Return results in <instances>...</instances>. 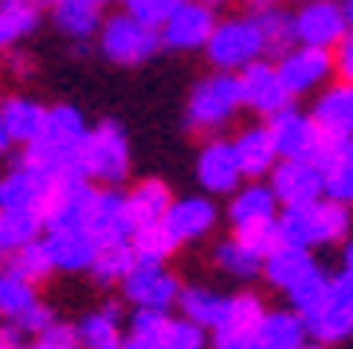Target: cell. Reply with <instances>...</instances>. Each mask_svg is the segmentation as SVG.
I'll return each instance as SVG.
<instances>
[{"label": "cell", "mask_w": 353, "mask_h": 349, "mask_svg": "<svg viewBox=\"0 0 353 349\" xmlns=\"http://www.w3.org/2000/svg\"><path fill=\"white\" fill-rule=\"evenodd\" d=\"M90 126L71 102H55L48 106V126L43 134L24 150V161L36 165L51 181H67V177H87L83 173V141H87Z\"/></svg>", "instance_id": "1"}, {"label": "cell", "mask_w": 353, "mask_h": 349, "mask_svg": "<svg viewBox=\"0 0 353 349\" xmlns=\"http://www.w3.org/2000/svg\"><path fill=\"white\" fill-rule=\"evenodd\" d=\"M279 228H283V243H290V248H306V251L330 248L338 239H350L353 208L322 197L310 200V204H299V208H283Z\"/></svg>", "instance_id": "2"}, {"label": "cell", "mask_w": 353, "mask_h": 349, "mask_svg": "<svg viewBox=\"0 0 353 349\" xmlns=\"http://www.w3.org/2000/svg\"><path fill=\"white\" fill-rule=\"evenodd\" d=\"M240 110H243L240 75L212 71V75H204L192 87L189 102H185V126H189L192 134H216V130H224Z\"/></svg>", "instance_id": "3"}, {"label": "cell", "mask_w": 353, "mask_h": 349, "mask_svg": "<svg viewBox=\"0 0 353 349\" xmlns=\"http://www.w3.org/2000/svg\"><path fill=\"white\" fill-rule=\"evenodd\" d=\"M134 153H130V137L118 122H99L90 126L87 141H83V173L87 181L102 188H118L130 177Z\"/></svg>", "instance_id": "4"}, {"label": "cell", "mask_w": 353, "mask_h": 349, "mask_svg": "<svg viewBox=\"0 0 353 349\" xmlns=\"http://www.w3.org/2000/svg\"><path fill=\"white\" fill-rule=\"evenodd\" d=\"M263 51H267L263 32H259V24H255L252 16L243 12V16H228V20L216 24L204 55L212 63V71H232V75H240L243 67H252Z\"/></svg>", "instance_id": "5"}, {"label": "cell", "mask_w": 353, "mask_h": 349, "mask_svg": "<svg viewBox=\"0 0 353 349\" xmlns=\"http://www.w3.org/2000/svg\"><path fill=\"white\" fill-rule=\"evenodd\" d=\"M99 51L118 67H138V63L153 59L161 51V32L141 24L134 12L106 16V24L99 32Z\"/></svg>", "instance_id": "6"}, {"label": "cell", "mask_w": 353, "mask_h": 349, "mask_svg": "<svg viewBox=\"0 0 353 349\" xmlns=\"http://www.w3.org/2000/svg\"><path fill=\"white\" fill-rule=\"evenodd\" d=\"M310 341L322 346H338L345 337H353V271H338L330 279V295L310 318Z\"/></svg>", "instance_id": "7"}, {"label": "cell", "mask_w": 353, "mask_h": 349, "mask_svg": "<svg viewBox=\"0 0 353 349\" xmlns=\"http://www.w3.org/2000/svg\"><path fill=\"white\" fill-rule=\"evenodd\" d=\"M122 295L134 310H173L185 287H181V279H176L165 263H141L126 275V283H122Z\"/></svg>", "instance_id": "8"}, {"label": "cell", "mask_w": 353, "mask_h": 349, "mask_svg": "<svg viewBox=\"0 0 353 349\" xmlns=\"http://www.w3.org/2000/svg\"><path fill=\"white\" fill-rule=\"evenodd\" d=\"M290 24H294V43H303V48L338 51V43L350 36V20L338 0H306L290 16Z\"/></svg>", "instance_id": "9"}, {"label": "cell", "mask_w": 353, "mask_h": 349, "mask_svg": "<svg viewBox=\"0 0 353 349\" xmlns=\"http://www.w3.org/2000/svg\"><path fill=\"white\" fill-rule=\"evenodd\" d=\"M267 130L275 137L279 157H294V161H314L330 141V137L322 134V126L314 122V114L299 110V106H287L283 114H275V118L267 122Z\"/></svg>", "instance_id": "10"}, {"label": "cell", "mask_w": 353, "mask_h": 349, "mask_svg": "<svg viewBox=\"0 0 353 349\" xmlns=\"http://www.w3.org/2000/svg\"><path fill=\"white\" fill-rule=\"evenodd\" d=\"M279 75H283V83H287L290 99H303V94L326 90V83L338 75V67H334V51L294 43L287 55H279Z\"/></svg>", "instance_id": "11"}, {"label": "cell", "mask_w": 353, "mask_h": 349, "mask_svg": "<svg viewBox=\"0 0 353 349\" xmlns=\"http://www.w3.org/2000/svg\"><path fill=\"white\" fill-rule=\"evenodd\" d=\"M94 200H99V185L87 181V177L55 181L48 204H43V224H48V232H59V228H87Z\"/></svg>", "instance_id": "12"}, {"label": "cell", "mask_w": 353, "mask_h": 349, "mask_svg": "<svg viewBox=\"0 0 353 349\" xmlns=\"http://www.w3.org/2000/svg\"><path fill=\"white\" fill-rule=\"evenodd\" d=\"M196 181L208 197H232L243 181L240 157H236V146L228 137H208L196 153Z\"/></svg>", "instance_id": "13"}, {"label": "cell", "mask_w": 353, "mask_h": 349, "mask_svg": "<svg viewBox=\"0 0 353 349\" xmlns=\"http://www.w3.org/2000/svg\"><path fill=\"white\" fill-rule=\"evenodd\" d=\"M240 90H243V106L263 114L267 122L294 102L287 83H283V75H279V63H263V59H255L252 67L240 71Z\"/></svg>", "instance_id": "14"}, {"label": "cell", "mask_w": 353, "mask_h": 349, "mask_svg": "<svg viewBox=\"0 0 353 349\" xmlns=\"http://www.w3.org/2000/svg\"><path fill=\"white\" fill-rule=\"evenodd\" d=\"M271 192L279 197L283 208H299V204H310V200L326 197V173L318 169V161L283 157V161L271 169Z\"/></svg>", "instance_id": "15"}, {"label": "cell", "mask_w": 353, "mask_h": 349, "mask_svg": "<svg viewBox=\"0 0 353 349\" xmlns=\"http://www.w3.org/2000/svg\"><path fill=\"white\" fill-rule=\"evenodd\" d=\"M216 8L208 4H196V0H185L173 16H169V24L161 28V48L169 51H204L208 48V39L216 32Z\"/></svg>", "instance_id": "16"}, {"label": "cell", "mask_w": 353, "mask_h": 349, "mask_svg": "<svg viewBox=\"0 0 353 349\" xmlns=\"http://www.w3.org/2000/svg\"><path fill=\"white\" fill-rule=\"evenodd\" d=\"M51 177H43L36 165H12L8 173L0 177V208H28V212L43 216V204L51 197Z\"/></svg>", "instance_id": "17"}, {"label": "cell", "mask_w": 353, "mask_h": 349, "mask_svg": "<svg viewBox=\"0 0 353 349\" xmlns=\"http://www.w3.org/2000/svg\"><path fill=\"white\" fill-rule=\"evenodd\" d=\"M87 232L99 243H126L134 236V216H130V200L118 188H99V200L90 208Z\"/></svg>", "instance_id": "18"}, {"label": "cell", "mask_w": 353, "mask_h": 349, "mask_svg": "<svg viewBox=\"0 0 353 349\" xmlns=\"http://www.w3.org/2000/svg\"><path fill=\"white\" fill-rule=\"evenodd\" d=\"M216 220H220V208L212 204L208 192H204V197H181V200H173V208L165 212V228L173 232V239L181 243V248L204 239L216 228Z\"/></svg>", "instance_id": "19"}, {"label": "cell", "mask_w": 353, "mask_h": 349, "mask_svg": "<svg viewBox=\"0 0 353 349\" xmlns=\"http://www.w3.org/2000/svg\"><path fill=\"white\" fill-rule=\"evenodd\" d=\"M43 248H48L55 271L79 275L90 271V263L99 255V239L87 228H59V232H43Z\"/></svg>", "instance_id": "20"}, {"label": "cell", "mask_w": 353, "mask_h": 349, "mask_svg": "<svg viewBox=\"0 0 353 349\" xmlns=\"http://www.w3.org/2000/svg\"><path fill=\"white\" fill-rule=\"evenodd\" d=\"M279 197L271 192V185L263 181H248L232 192L228 200V224L232 232H240V228H255V224H267V220H279Z\"/></svg>", "instance_id": "21"}, {"label": "cell", "mask_w": 353, "mask_h": 349, "mask_svg": "<svg viewBox=\"0 0 353 349\" xmlns=\"http://www.w3.org/2000/svg\"><path fill=\"white\" fill-rule=\"evenodd\" d=\"M314 122L322 126V134L330 141H350L353 137V83H330L326 90H318L314 102Z\"/></svg>", "instance_id": "22"}, {"label": "cell", "mask_w": 353, "mask_h": 349, "mask_svg": "<svg viewBox=\"0 0 353 349\" xmlns=\"http://www.w3.org/2000/svg\"><path fill=\"white\" fill-rule=\"evenodd\" d=\"M0 126L8 130L12 146H24L28 150L43 134V126H48V106L36 99H28V94H12V99L0 102Z\"/></svg>", "instance_id": "23"}, {"label": "cell", "mask_w": 353, "mask_h": 349, "mask_svg": "<svg viewBox=\"0 0 353 349\" xmlns=\"http://www.w3.org/2000/svg\"><path fill=\"white\" fill-rule=\"evenodd\" d=\"M232 146H236V157H240L243 177H252V181L271 177V169L283 161L279 150H275V137H271L267 126H248V130H240V134L232 137Z\"/></svg>", "instance_id": "24"}, {"label": "cell", "mask_w": 353, "mask_h": 349, "mask_svg": "<svg viewBox=\"0 0 353 349\" xmlns=\"http://www.w3.org/2000/svg\"><path fill=\"white\" fill-rule=\"evenodd\" d=\"M310 271H318L314 255H310L306 248H290V243H283L279 251H271V255L263 259V279L275 290H283V295L299 287Z\"/></svg>", "instance_id": "25"}, {"label": "cell", "mask_w": 353, "mask_h": 349, "mask_svg": "<svg viewBox=\"0 0 353 349\" xmlns=\"http://www.w3.org/2000/svg\"><path fill=\"white\" fill-rule=\"evenodd\" d=\"M318 169L326 173V197L353 208V153L350 141H326V150L314 157Z\"/></svg>", "instance_id": "26"}, {"label": "cell", "mask_w": 353, "mask_h": 349, "mask_svg": "<svg viewBox=\"0 0 353 349\" xmlns=\"http://www.w3.org/2000/svg\"><path fill=\"white\" fill-rule=\"evenodd\" d=\"M51 20H55V28L67 39H75V43H90L102 32V24H106L99 0H63L59 8H51Z\"/></svg>", "instance_id": "27"}, {"label": "cell", "mask_w": 353, "mask_h": 349, "mask_svg": "<svg viewBox=\"0 0 353 349\" xmlns=\"http://www.w3.org/2000/svg\"><path fill=\"white\" fill-rule=\"evenodd\" d=\"M255 334L263 349H303L310 341V326L299 310H267Z\"/></svg>", "instance_id": "28"}, {"label": "cell", "mask_w": 353, "mask_h": 349, "mask_svg": "<svg viewBox=\"0 0 353 349\" xmlns=\"http://www.w3.org/2000/svg\"><path fill=\"white\" fill-rule=\"evenodd\" d=\"M48 224L39 212H28V208H0V255L12 259L20 248L43 239Z\"/></svg>", "instance_id": "29"}, {"label": "cell", "mask_w": 353, "mask_h": 349, "mask_svg": "<svg viewBox=\"0 0 353 349\" xmlns=\"http://www.w3.org/2000/svg\"><path fill=\"white\" fill-rule=\"evenodd\" d=\"M130 200V216H134V228L141 224H161L165 212L173 208V192H169V185L165 181H157V177H145V181H138V185L126 192Z\"/></svg>", "instance_id": "30"}, {"label": "cell", "mask_w": 353, "mask_h": 349, "mask_svg": "<svg viewBox=\"0 0 353 349\" xmlns=\"http://www.w3.org/2000/svg\"><path fill=\"white\" fill-rule=\"evenodd\" d=\"M79 337H83V349H126V326H122V310L118 306H102V310H90L83 322H79Z\"/></svg>", "instance_id": "31"}, {"label": "cell", "mask_w": 353, "mask_h": 349, "mask_svg": "<svg viewBox=\"0 0 353 349\" xmlns=\"http://www.w3.org/2000/svg\"><path fill=\"white\" fill-rule=\"evenodd\" d=\"M263 299L255 290H236V295H224V314H220V326L212 334H255L259 322H263Z\"/></svg>", "instance_id": "32"}, {"label": "cell", "mask_w": 353, "mask_h": 349, "mask_svg": "<svg viewBox=\"0 0 353 349\" xmlns=\"http://www.w3.org/2000/svg\"><path fill=\"white\" fill-rule=\"evenodd\" d=\"M138 267V255H134V243H99V255L90 263V279L99 283V287H122L126 283V275Z\"/></svg>", "instance_id": "33"}, {"label": "cell", "mask_w": 353, "mask_h": 349, "mask_svg": "<svg viewBox=\"0 0 353 349\" xmlns=\"http://www.w3.org/2000/svg\"><path fill=\"white\" fill-rule=\"evenodd\" d=\"M36 28H39V4H32V0H0V55H8Z\"/></svg>", "instance_id": "34"}, {"label": "cell", "mask_w": 353, "mask_h": 349, "mask_svg": "<svg viewBox=\"0 0 353 349\" xmlns=\"http://www.w3.org/2000/svg\"><path fill=\"white\" fill-rule=\"evenodd\" d=\"M169 322L173 314L165 310H134L126 326V349H173Z\"/></svg>", "instance_id": "35"}, {"label": "cell", "mask_w": 353, "mask_h": 349, "mask_svg": "<svg viewBox=\"0 0 353 349\" xmlns=\"http://www.w3.org/2000/svg\"><path fill=\"white\" fill-rule=\"evenodd\" d=\"M36 302H43L36 283H28L24 275L8 271V267L0 271V318H4V322H20Z\"/></svg>", "instance_id": "36"}, {"label": "cell", "mask_w": 353, "mask_h": 349, "mask_svg": "<svg viewBox=\"0 0 353 349\" xmlns=\"http://www.w3.org/2000/svg\"><path fill=\"white\" fill-rule=\"evenodd\" d=\"M212 263L220 267L224 275H232V279H240V283H248V279H255V275H263V255H255L243 239H224V243H216L212 251Z\"/></svg>", "instance_id": "37"}, {"label": "cell", "mask_w": 353, "mask_h": 349, "mask_svg": "<svg viewBox=\"0 0 353 349\" xmlns=\"http://www.w3.org/2000/svg\"><path fill=\"white\" fill-rule=\"evenodd\" d=\"M176 310H181V318L196 322L201 330H216L220 326V314H224V295H216L208 287H185Z\"/></svg>", "instance_id": "38"}, {"label": "cell", "mask_w": 353, "mask_h": 349, "mask_svg": "<svg viewBox=\"0 0 353 349\" xmlns=\"http://www.w3.org/2000/svg\"><path fill=\"white\" fill-rule=\"evenodd\" d=\"M130 243H134V255H138L141 263H165L176 248H181V243L173 239V232L165 228V220H161V224H141V228H134Z\"/></svg>", "instance_id": "39"}, {"label": "cell", "mask_w": 353, "mask_h": 349, "mask_svg": "<svg viewBox=\"0 0 353 349\" xmlns=\"http://www.w3.org/2000/svg\"><path fill=\"white\" fill-rule=\"evenodd\" d=\"M8 271H16V275H24L28 283H43V279H51L55 275V263H51V255H48V248H43V239H36V243H28V248H20L8 259Z\"/></svg>", "instance_id": "40"}, {"label": "cell", "mask_w": 353, "mask_h": 349, "mask_svg": "<svg viewBox=\"0 0 353 349\" xmlns=\"http://www.w3.org/2000/svg\"><path fill=\"white\" fill-rule=\"evenodd\" d=\"M259 32H263V43L267 51H279V55H287L294 48V24H290V16L283 8H267V12H255L252 16Z\"/></svg>", "instance_id": "41"}, {"label": "cell", "mask_w": 353, "mask_h": 349, "mask_svg": "<svg viewBox=\"0 0 353 349\" xmlns=\"http://www.w3.org/2000/svg\"><path fill=\"white\" fill-rule=\"evenodd\" d=\"M326 295H330V275L322 271V267L306 275V279H303V283H299L294 290H287V299H290V310H299L303 318H310V314H314L318 306L326 302Z\"/></svg>", "instance_id": "42"}, {"label": "cell", "mask_w": 353, "mask_h": 349, "mask_svg": "<svg viewBox=\"0 0 353 349\" xmlns=\"http://www.w3.org/2000/svg\"><path fill=\"white\" fill-rule=\"evenodd\" d=\"M236 239H243L248 248L255 251V255H271V251L283 248V228H279V220H267V224H255V228H240V232H232Z\"/></svg>", "instance_id": "43"}, {"label": "cell", "mask_w": 353, "mask_h": 349, "mask_svg": "<svg viewBox=\"0 0 353 349\" xmlns=\"http://www.w3.org/2000/svg\"><path fill=\"white\" fill-rule=\"evenodd\" d=\"M185 0H126V12H134L141 20V24H150L161 32L165 24H169V16L181 8Z\"/></svg>", "instance_id": "44"}, {"label": "cell", "mask_w": 353, "mask_h": 349, "mask_svg": "<svg viewBox=\"0 0 353 349\" xmlns=\"http://www.w3.org/2000/svg\"><path fill=\"white\" fill-rule=\"evenodd\" d=\"M36 346L39 349H83V337H79V326L59 322V318H55V322L36 337Z\"/></svg>", "instance_id": "45"}, {"label": "cell", "mask_w": 353, "mask_h": 349, "mask_svg": "<svg viewBox=\"0 0 353 349\" xmlns=\"http://www.w3.org/2000/svg\"><path fill=\"white\" fill-rule=\"evenodd\" d=\"M55 322V310H51L48 302H36V306H32V310L24 314V318H20V330H24V334H32V337H39L43 334V330H48V326Z\"/></svg>", "instance_id": "46"}, {"label": "cell", "mask_w": 353, "mask_h": 349, "mask_svg": "<svg viewBox=\"0 0 353 349\" xmlns=\"http://www.w3.org/2000/svg\"><path fill=\"white\" fill-rule=\"evenodd\" d=\"M334 67H338L341 83H353V28H350V36L338 43V51H334Z\"/></svg>", "instance_id": "47"}, {"label": "cell", "mask_w": 353, "mask_h": 349, "mask_svg": "<svg viewBox=\"0 0 353 349\" xmlns=\"http://www.w3.org/2000/svg\"><path fill=\"white\" fill-rule=\"evenodd\" d=\"M212 349H263L259 334H212Z\"/></svg>", "instance_id": "48"}, {"label": "cell", "mask_w": 353, "mask_h": 349, "mask_svg": "<svg viewBox=\"0 0 353 349\" xmlns=\"http://www.w3.org/2000/svg\"><path fill=\"white\" fill-rule=\"evenodd\" d=\"M0 349H24V330L0 318Z\"/></svg>", "instance_id": "49"}, {"label": "cell", "mask_w": 353, "mask_h": 349, "mask_svg": "<svg viewBox=\"0 0 353 349\" xmlns=\"http://www.w3.org/2000/svg\"><path fill=\"white\" fill-rule=\"evenodd\" d=\"M243 4H248V16L267 12V8H279V0H243Z\"/></svg>", "instance_id": "50"}, {"label": "cell", "mask_w": 353, "mask_h": 349, "mask_svg": "<svg viewBox=\"0 0 353 349\" xmlns=\"http://www.w3.org/2000/svg\"><path fill=\"white\" fill-rule=\"evenodd\" d=\"M341 271H353V239H345L341 248Z\"/></svg>", "instance_id": "51"}, {"label": "cell", "mask_w": 353, "mask_h": 349, "mask_svg": "<svg viewBox=\"0 0 353 349\" xmlns=\"http://www.w3.org/2000/svg\"><path fill=\"white\" fill-rule=\"evenodd\" d=\"M8 150H12V137H8V130H4V126H0V157H4Z\"/></svg>", "instance_id": "52"}, {"label": "cell", "mask_w": 353, "mask_h": 349, "mask_svg": "<svg viewBox=\"0 0 353 349\" xmlns=\"http://www.w3.org/2000/svg\"><path fill=\"white\" fill-rule=\"evenodd\" d=\"M32 4H39V8H59L63 0H32Z\"/></svg>", "instance_id": "53"}, {"label": "cell", "mask_w": 353, "mask_h": 349, "mask_svg": "<svg viewBox=\"0 0 353 349\" xmlns=\"http://www.w3.org/2000/svg\"><path fill=\"white\" fill-rule=\"evenodd\" d=\"M341 8H345V20H350V28H353V0H341Z\"/></svg>", "instance_id": "54"}, {"label": "cell", "mask_w": 353, "mask_h": 349, "mask_svg": "<svg viewBox=\"0 0 353 349\" xmlns=\"http://www.w3.org/2000/svg\"><path fill=\"white\" fill-rule=\"evenodd\" d=\"M196 4H208V8H220V4H228V0H196Z\"/></svg>", "instance_id": "55"}, {"label": "cell", "mask_w": 353, "mask_h": 349, "mask_svg": "<svg viewBox=\"0 0 353 349\" xmlns=\"http://www.w3.org/2000/svg\"><path fill=\"white\" fill-rule=\"evenodd\" d=\"M303 349H330V346H322V341H306Z\"/></svg>", "instance_id": "56"}, {"label": "cell", "mask_w": 353, "mask_h": 349, "mask_svg": "<svg viewBox=\"0 0 353 349\" xmlns=\"http://www.w3.org/2000/svg\"><path fill=\"white\" fill-rule=\"evenodd\" d=\"M24 349H39V346H36V341H32V346H24Z\"/></svg>", "instance_id": "57"}, {"label": "cell", "mask_w": 353, "mask_h": 349, "mask_svg": "<svg viewBox=\"0 0 353 349\" xmlns=\"http://www.w3.org/2000/svg\"><path fill=\"white\" fill-rule=\"evenodd\" d=\"M350 153H353V137H350Z\"/></svg>", "instance_id": "58"}, {"label": "cell", "mask_w": 353, "mask_h": 349, "mask_svg": "<svg viewBox=\"0 0 353 349\" xmlns=\"http://www.w3.org/2000/svg\"><path fill=\"white\" fill-rule=\"evenodd\" d=\"M99 4H110V0H99Z\"/></svg>", "instance_id": "59"}, {"label": "cell", "mask_w": 353, "mask_h": 349, "mask_svg": "<svg viewBox=\"0 0 353 349\" xmlns=\"http://www.w3.org/2000/svg\"><path fill=\"white\" fill-rule=\"evenodd\" d=\"M294 4H306V0H294Z\"/></svg>", "instance_id": "60"}, {"label": "cell", "mask_w": 353, "mask_h": 349, "mask_svg": "<svg viewBox=\"0 0 353 349\" xmlns=\"http://www.w3.org/2000/svg\"><path fill=\"white\" fill-rule=\"evenodd\" d=\"M122 4H126V0H122Z\"/></svg>", "instance_id": "61"}]
</instances>
